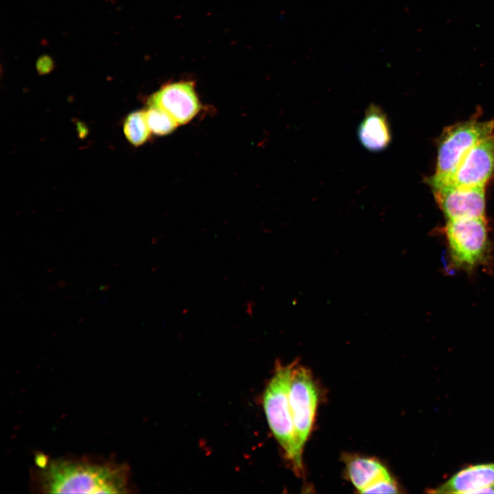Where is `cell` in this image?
Returning a JSON list of instances; mask_svg holds the SVG:
<instances>
[{"instance_id": "obj_1", "label": "cell", "mask_w": 494, "mask_h": 494, "mask_svg": "<svg viewBox=\"0 0 494 494\" xmlns=\"http://www.w3.org/2000/svg\"><path fill=\"white\" fill-rule=\"evenodd\" d=\"M30 486L39 493L132 492L131 472L125 462L90 456L51 458L38 454L30 472Z\"/></svg>"}, {"instance_id": "obj_2", "label": "cell", "mask_w": 494, "mask_h": 494, "mask_svg": "<svg viewBox=\"0 0 494 494\" xmlns=\"http://www.w3.org/2000/svg\"><path fill=\"white\" fill-rule=\"evenodd\" d=\"M296 363L297 361H294L286 365L277 364L265 389L263 403L271 431L285 452L292 470L301 476L303 472V456L297 450L290 403V381Z\"/></svg>"}, {"instance_id": "obj_3", "label": "cell", "mask_w": 494, "mask_h": 494, "mask_svg": "<svg viewBox=\"0 0 494 494\" xmlns=\"http://www.w3.org/2000/svg\"><path fill=\"white\" fill-rule=\"evenodd\" d=\"M494 132V118L476 117L447 127L438 143L436 170L427 180L432 187L445 183L467 152L478 141Z\"/></svg>"}, {"instance_id": "obj_4", "label": "cell", "mask_w": 494, "mask_h": 494, "mask_svg": "<svg viewBox=\"0 0 494 494\" xmlns=\"http://www.w3.org/2000/svg\"><path fill=\"white\" fill-rule=\"evenodd\" d=\"M443 233L456 268L471 272L488 261L491 239L485 217L447 220Z\"/></svg>"}, {"instance_id": "obj_5", "label": "cell", "mask_w": 494, "mask_h": 494, "mask_svg": "<svg viewBox=\"0 0 494 494\" xmlns=\"http://www.w3.org/2000/svg\"><path fill=\"white\" fill-rule=\"evenodd\" d=\"M294 366L290 386V403L297 450L303 456L311 434L318 403V392L312 375L304 366Z\"/></svg>"}, {"instance_id": "obj_6", "label": "cell", "mask_w": 494, "mask_h": 494, "mask_svg": "<svg viewBox=\"0 0 494 494\" xmlns=\"http://www.w3.org/2000/svg\"><path fill=\"white\" fill-rule=\"evenodd\" d=\"M493 173L494 132L475 143L464 156L452 176L435 187H485Z\"/></svg>"}, {"instance_id": "obj_7", "label": "cell", "mask_w": 494, "mask_h": 494, "mask_svg": "<svg viewBox=\"0 0 494 494\" xmlns=\"http://www.w3.org/2000/svg\"><path fill=\"white\" fill-rule=\"evenodd\" d=\"M484 188L443 185L432 189L439 208L451 220L485 217Z\"/></svg>"}, {"instance_id": "obj_8", "label": "cell", "mask_w": 494, "mask_h": 494, "mask_svg": "<svg viewBox=\"0 0 494 494\" xmlns=\"http://www.w3.org/2000/svg\"><path fill=\"white\" fill-rule=\"evenodd\" d=\"M148 104L166 112L179 125L191 121L201 108L195 84L189 80L164 84L149 97Z\"/></svg>"}, {"instance_id": "obj_9", "label": "cell", "mask_w": 494, "mask_h": 494, "mask_svg": "<svg viewBox=\"0 0 494 494\" xmlns=\"http://www.w3.org/2000/svg\"><path fill=\"white\" fill-rule=\"evenodd\" d=\"M362 146L373 152L386 149L392 141L390 122L384 110L378 105L369 104L357 128Z\"/></svg>"}, {"instance_id": "obj_10", "label": "cell", "mask_w": 494, "mask_h": 494, "mask_svg": "<svg viewBox=\"0 0 494 494\" xmlns=\"http://www.w3.org/2000/svg\"><path fill=\"white\" fill-rule=\"evenodd\" d=\"M494 484V462L468 466L436 487L433 493H478Z\"/></svg>"}, {"instance_id": "obj_11", "label": "cell", "mask_w": 494, "mask_h": 494, "mask_svg": "<svg viewBox=\"0 0 494 494\" xmlns=\"http://www.w3.org/2000/svg\"><path fill=\"white\" fill-rule=\"evenodd\" d=\"M346 469L352 484L362 493L390 475L386 467L374 458L353 456L346 460Z\"/></svg>"}, {"instance_id": "obj_12", "label": "cell", "mask_w": 494, "mask_h": 494, "mask_svg": "<svg viewBox=\"0 0 494 494\" xmlns=\"http://www.w3.org/2000/svg\"><path fill=\"white\" fill-rule=\"evenodd\" d=\"M124 133L127 140L133 145L145 143L152 133L145 115V110H136L130 113L123 124Z\"/></svg>"}, {"instance_id": "obj_13", "label": "cell", "mask_w": 494, "mask_h": 494, "mask_svg": "<svg viewBox=\"0 0 494 494\" xmlns=\"http://www.w3.org/2000/svg\"><path fill=\"white\" fill-rule=\"evenodd\" d=\"M145 115L151 132L158 136L170 134L179 125L166 112L153 106H149Z\"/></svg>"}]
</instances>
